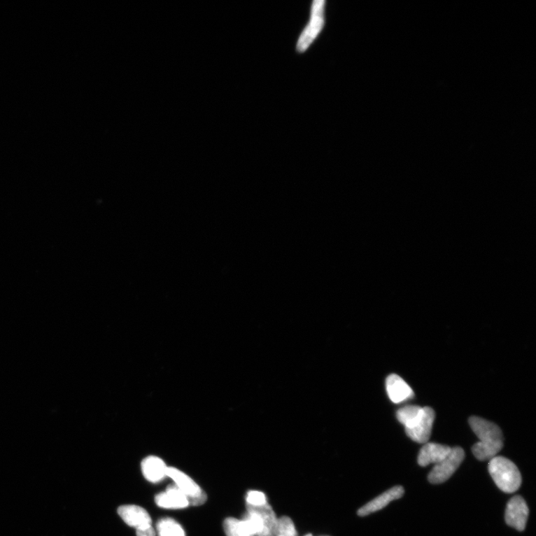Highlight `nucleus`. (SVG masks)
Listing matches in <instances>:
<instances>
[{
    "instance_id": "f257e3e1",
    "label": "nucleus",
    "mask_w": 536,
    "mask_h": 536,
    "mask_svg": "<svg viewBox=\"0 0 536 536\" xmlns=\"http://www.w3.org/2000/svg\"><path fill=\"white\" fill-rule=\"evenodd\" d=\"M470 425L480 439L472 447L474 457L481 461L491 460L503 449L502 431L495 423L479 416H472Z\"/></svg>"
},
{
    "instance_id": "f03ea898",
    "label": "nucleus",
    "mask_w": 536,
    "mask_h": 536,
    "mask_svg": "<svg viewBox=\"0 0 536 536\" xmlns=\"http://www.w3.org/2000/svg\"><path fill=\"white\" fill-rule=\"evenodd\" d=\"M491 473L497 486L506 493H516L521 484V475L515 465L504 457H495L488 464Z\"/></svg>"
},
{
    "instance_id": "7ed1b4c3",
    "label": "nucleus",
    "mask_w": 536,
    "mask_h": 536,
    "mask_svg": "<svg viewBox=\"0 0 536 536\" xmlns=\"http://www.w3.org/2000/svg\"><path fill=\"white\" fill-rule=\"evenodd\" d=\"M167 477H170L180 491L188 497L190 505L197 507L206 502V494L190 476L176 468L168 467Z\"/></svg>"
},
{
    "instance_id": "20e7f679",
    "label": "nucleus",
    "mask_w": 536,
    "mask_h": 536,
    "mask_svg": "<svg viewBox=\"0 0 536 536\" xmlns=\"http://www.w3.org/2000/svg\"><path fill=\"white\" fill-rule=\"evenodd\" d=\"M465 458V452L460 447H454L449 456L435 467L428 475V481L433 484H440L448 481L460 467Z\"/></svg>"
},
{
    "instance_id": "39448f33",
    "label": "nucleus",
    "mask_w": 536,
    "mask_h": 536,
    "mask_svg": "<svg viewBox=\"0 0 536 536\" xmlns=\"http://www.w3.org/2000/svg\"><path fill=\"white\" fill-rule=\"evenodd\" d=\"M324 4L325 2L323 0H317V1L313 2L311 20L298 41L297 48L298 52L306 51L321 31L324 23Z\"/></svg>"
},
{
    "instance_id": "423d86ee",
    "label": "nucleus",
    "mask_w": 536,
    "mask_h": 536,
    "mask_svg": "<svg viewBox=\"0 0 536 536\" xmlns=\"http://www.w3.org/2000/svg\"><path fill=\"white\" fill-rule=\"evenodd\" d=\"M435 419L434 410L429 407H423L421 415L415 424L405 430L407 437L418 444H427L432 432Z\"/></svg>"
},
{
    "instance_id": "0eeeda50",
    "label": "nucleus",
    "mask_w": 536,
    "mask_h": 536,
    "mask_svg": "<svg viewBox=\"0 0 536 536\" xmlns=\"http://www.w3.org/2000/svg\"><path fill=\"white\" fill-rule=\"evenodd\" d=\"M528 516L529 509L522 497L516 495L510 499L505 514V520L509 526L523 531L526 528Z\"/></svg>"
},
{
    "instance_id": "6e6552de",
    "label": "nucleus",
    "mask_w": 536,
    "mask_h": 536,
    "mask_svg": "<svg viewBox=\"0 0 536 536\" xmlns=\"http://www.w3.org/2000/svg\"><path fill=\"white\" fill-rule=\"evenodd\" d=\"M118 514L128 526L136 530H144L153 526V520L148 512L141 507L123 505L119 507Z\"/></svg>"
},
{
    "instance_id": "1a4fd4ad",
    "label": "nucleus",
    "mask_w": 536,
    "mask_h": 536,
    "mask_svg": "<svg viewBox=\"0 0 536 536\" xmlns=\"http://www.w3.org/2000/svg\"><path fill=\"white\" fill-rule=\"evenodd\" d=\"M155 502L158 507L168 509H181L190 506L188 497L176 484L169 485L164 493L158 494Z\"/></svg>"
},
{
    "instance_id": "9d476101",
    "label": "nucleus",
    "mask_w": 536,
    "mask_h": 536,
    "mask_svg": "<svg viewBox=\"0 0 536 536\" xmlns=\"http://www.w3.org/2000/svg\"><path fill=\"white\" fill-rule=\"evenodd\" d=\"M404 493V488L395 486L372 500L358 511L360 516H366L387 507L391 501L401 498Z\"/></svg>"
},
{
    "instance_id": "9b49d317",
    "label": "nucleus",
    "mask_w": 536,
    "mask_h": 536,
    "mask_svg": "<svg viewBox=\"0 0 536 536\" xmlns=\"http://www.w3.org/2000/svg\"><path fill=\"white\" fill-rule=\"evenodd\" d=\"M386 388L389 398L396 404L411 400L414 396L412 388L398 375L392 374L388 377Z\"/></svg>"
},
{
    "instance_id": "f8f14e48",
    "label": "nucleus",
    "mask_w": 536,
    "mask_h": 536,
    "mask_svg": "<svg viewBox=\"0 0 536 536\" xmlns=\"http://www.w3.org/2000/svg\"><path fill=\"white\" fill-rule=\"evenodd\" d=\"M451 449L448 446L427 442L419 451L418 463L423 467L431 463L436 465L449 456Z\"/></svg>"
},
{
    "instance_id": "ddd939ff",
    "label": "nucleus",
    "mask_w": 536,
    "mask_h": 536,
    "mask_svg": "<svg viewBox=\"0 0 536 536\" xmlns=\"http://www.w3.org/2000/svg\"><path fill=\"white\" fill-rule=\"evenodd\" d=\"M141 468L145 479L150 483H159L167 477L168 466L164 461L155 456L144 459Z\"/></svg>"
},
{
    "instance_id": "4468645a",
    "label": "nucleus",
    "mask_w": 536,
    "mask_h": 536,
    "mask_svg": "<svg viewBox=\"0 0 536 536\" xmlns=\"http://www.w3.org/2000/svg\"><path fill=\"white\" fill-rule=\"evenodd\" d=\"M247 510L252 511L258 514L264 526V530L260 536H274L277 523V517L271 506L267 503L262 506H251L247 505Z\"/></svg>"
},
{
    "instance_id": "2eb2a0df",
    "label": "nucleus",
    "mask_w": 536,
    "mask_h": 536,
    "mask_svg": "<svg viewBox=\"0 0 536 536\" xmlns=\"http://www.w3.org/2000/svg\"><path fill=\"white\" fill-rule=\"evenodd\" d=\"M423 407L418 405H409L402 407L396 414L398 421L404 426L405 430L411 428L421 416Z\"/></svg>"
},
{
    "instance_id": "dca6fc26",
    "label": "nucleus",
    "mask_w": 536,
    "mask_h": 536,
    "mask_svg": "<svg viewBox=\"0 0 536 536\" xmlns=\"http://www.w3.org/2000/svg\"><path fill=\"white\" fill-rule=\"evenodd\" d=\"M156 528L158 536H185L181 524L171 518L159 520Z\"/></svg>"
},
{
    "instance_id": "f3484780",
    "label": "nucleus",
    "mask_w": 536,
    "mask_h": 536,
    "mask_svg": "<svg viewBox=\"0 0 536 536\" xmlns=\"http://www.w3.org/2000/svg\"><path fill=\"white\" fill-rule=\"evenodd\" d=\"M224 530L227 536H254L246 521L235 518H227L224 522Z\"/></svg>"
},
{
    "instance_id": "a211bd4d",
    "label": "nucleus",
    "mask_w": 536,
    "mask_h": 536,
    "mask_svg": "<svg viewBox=\"0 0 536 536\" xmlns=\"http://www.w3.org/2000/svg\"><path fill=\"white\" fill-rule=\"evenodd\" d=\"M274 536H297L293 521L288 516L278 519Z\"/></svg>"
},
{
    "instance_id": "6ab92c4d",
    "label": "nucleus",
    "mask_w": 536,
    "mask_h": 536,
    "mask_svg": "<svg viewBox=\"0 0 536 536\" xmlns=\"http://www.w3.org/2000/svg\"><path fill=\"white\" fill-rule=\"evenodd\" d=\"M246 501L247 505L255 507L262 506L267 503L265 495L259 491L248 492Z\"/></svg>"
},
{
    "instance_id": "aec40b11",
    "label": "nucleus",
    "mask_w": 536,
    "mask_h": 536,
    "mask_svg": "<svg viewBox=\"0 0 536 536\" xmlns=\"http://www.w3.org/2000/svg\"><path fill=\"white\" fill-rule=\"evenodd\" d=\"M156 535H157L156 531L153 526L144 530H136V536H156Z\"/></svg>"
},
{
    "instance_id": "412c9836",
    "label": "nucleus",
    "mask_w": 536,
    "mask_h": 536,
    "mask_svg": "<svg viewBox=\"0 0 536 536\" xmlns=\"http://www.w3.org/2000/svg\"><path fill=\"white\" fill-rule=\"evenodd\" d=\"M305 536H313L311 534H307Z\"/></svg>"
},
{
    "instance_id": "4be33fe9",
    "label": "nucleus",
    "mask_w": 536,
    "mask_h": 536,
    "mask_svg": "<svg viewBox=\"0 0 536 536\" xmlns=\"http://www.w3.org/2000/svg\"><path fill=\"white\" fill-rule=\"evenodd\" d=\"M323 536H326V535H323Z\"/></svg>"
}]
</instances>
